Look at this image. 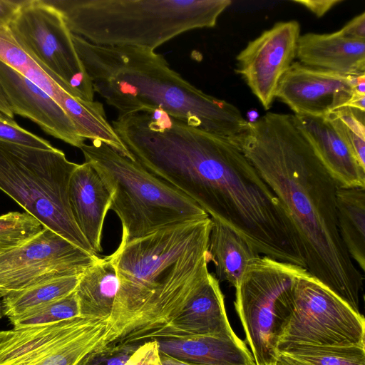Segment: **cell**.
<instances>
[{"label":"cell","mask_w":365,"mask_h":365,"mask_svg":"<svg viewBox=\"0 0 365 365\" xmlns=\"http://www.w3.org/2000/svg\"><path fill=\"white\" fill-rule=\"evenodd\" d=\"M98 259L44 227L26 242L0 250V297L49 279L82 274Z\"/></svg>","instance_id":"8fae6325"},{"label":"cell","mask_w":365,"mask_h":365,"mask_svg":"<svg viewBox=\"0 0 365 365\" xmlns=\"http://www.w3.org/2000/svg\"><path fill=\"white\" fill-rule=\"evenodd\" d=\"M296 58L302 64L341 74L365 73V41L342 35L307 33L300 35Z\"/></svg>","instance_id":"ac0fdd59"},{"label":"cell","mask_w":365,"mask_h":365,"mask_svg":"<svg viewBox=\"0 0 365 365\" xmlns=\"http://www.w3.org/2000/svg\"><path fill=\"white\" fill-rule=\"evenodd\" d=\"M300 25L277 22L250 41L237 56V68L265 110L271 108L279 81L296 58Z\"/></svg>","instance_id":"7c38bea8"},{"label":"cell","mask_w":365,"mask_h":365,"mask_svg":"<svg viewBox=\"0 0 365 365\" xmlns=\"http://www.w3.org/2000/svg\"><path fill=\"white\" fill-rule=\"evenodd\" d=\"M0 94L14 114L31 120L48 134L78 148L85 143L72 120L53 99L1 61Z\"/></svg>","instance_id":"5bb4252c"},{"label":"cell","mask_w":365,"mask_h":365,"mask_svg":"<svg viewBox=\"0 0 365 365\" xmlns=\"http://www.w3.org/2000/svg\"><path fill=\"white\" fill-rule=\"evenodd\" d=\"M269 365H278V364H277V362H276V363H273V364H269Z\"/></svg>","instance_id":"74e56055"},{"label":"cell","mask_w":365,"mask_h":365,"mask_svg":"<svg viewBox=\"0 0 365 365\" xmlns=\"http://www.w3.org/2000/svg\"><path fill=\"white\" fill-rule=\"evenodd\" d=\"M341 0H294V3H297L311 12L315 16L320 18L323 16L327 11L332 9L335 5L341 3Z\"/></svg>","instance_id":"1f68e13d"},{"label":"cell","mask_w":365,"mask_h":365,"mask_svg":"<svg viewBox=\"0 0 365 365\" xmlns=\"http://www.w3.org/2000/svg\"><path fill=\"white\" fill-rule=\"evenodd\" d=\"M44 227L27 212H9L0 216V250L21 245Z\"/></svg>","instance_id":"4316f807"},{"label":"cell","mask_w":365,"mask_h":365,"mask_svg":"<svg viewBox=\"0 0 365 365\" xmlns=\"http://www.w3.org/2000/svg\"><path fill=\"white\" fill-rule=\"evenodd\" d=\"M329 173L339 187H365V169L326 117L294 115Z\"/></svg>","instance_id":"e0dca14e"},{"label":"cell","mask_w":365,"mask_h":365,"mask_svg":"<svg viewBox=\"0 0 365 365\" xmlns=\"http://www.w3.org/2000/svg\"><path fill=\"white\" fill-rule=\"evenodd\" d=\"M68 199L75 222L96 255L102 252L101 238L110 195L88 163L79 165L69 182Z\"/></svg>","instance_id":"9a60e30c"},{"label":"cell","mask_w":365,"mask_h":365,"mask_svg":"<svg viewBox=\"0 0 365 365\" xmlns=\"http://www.w3.org/2000/svg\"><path fill=\"white\" fill-rule=\"evenodd\" d=\"M0 112L9 118H13L14 113L11 110L10 107L0 94Z\"/></svg>","instance_id":"e575fe53"},{"label":"cell","mask_w":365,"mask_h":365,"mask_svg":"<svg viewBox=\"0 0 365 365\" xmlns=\"http://www.w3.org/2000/svg\"><path fill=\"white\" fill-rule=\"evenodd\" d=\"M76 317H81V314L75 290L65 297L9 319L14 328H20L49 324Z\"/></svg>","instance_id":"484cf974"},{"label":"cell","mask_w":365,"mask_h":365,"mask_svg":"<svg viewBox=\"0 0 365 365\" xmlns=\"http://www.w3.org/2000/svg\"><path fill=\"white\" fill-rule=\"evenodd\" d=\"M0 140L41 149L54 148L48 141L24 129L13 118L1 112Z\"/></svg>","instance_id":"f1b7e54d"},{"label":"cell","mask_w":365,"mask_h":365,"mask_svg":"<svg viewBox=\"0 0 365 365\" xmlns=\"http://www.w3.org/2000/svg\"><path fill=\"white\" fill-rule=\"evenodd\" d=\"M155 365H163V364H162L161 361H160L159 363H158V364H155Z\"/></svg>","instance_id":"8d00e7d4"},{"label":"cell","mask_w":365,"mask_h":365,"mask_svg":"<svg viewBox=\"0 0 365 365\" xmlns=\"http://www.w3.org/2000/svg\"><path fill=\"white\" fill-rule=\"evenodd\" d=\"M78 166L57 148L0 140V190L44 227L95 254L77 226L69 203V182Z\"/></svg>","instance_id":"8992f818"},{"label":"cell","mask_w":365,"mask_h":365,"mask_svg":"<svg viewBox=\"0 0 365 365\" xmlns=\"http://www.w3.org/2000/svg\"><path fill=\"white\" fill-rule=\"evenodd\" d=\"M211 218L165 227L120 244L109 257L119 287L110 325L145 304L194 292L209 275Z\"/></svg>","instance_id":"3957f363"},{"label":"cell","mask_w":365,"mask_h":365,"mask_svg":"<svg viewBox=\"0 0 365 365\" xmlns=\"http://www.w3.org/2000/svg\"><path fill=\"white\" fill-rule=\"evenodd\" d=\"M361 74H341L293 62L279 81L275 98L289 106L294 115L327 117L347 107L359 94L356 85Z\"/></svg>","instance_id":"4fadbf2b"},{"label":"cell","mask_w":365,"mask_h":365,"mask_svg":"<svg viewBox=\"0 0 365 365\" xmlns=\"http://www.w3.org/2000/svg\"><path fill=\"white\" fill-rule=\"evenodd\" d=\"M306 272L262 255L235 287V307L256 365L277 362L279 336L293 308V286Z\"/></svg>","instance_id":"52a82bcc"},{"label":"cell","mask_w":365,"mask_h":365,"mask_svg":"<svg viewBox=\"0 0 365 365\" xmlns=\"http://www.w3.org/2000/svg\"><path fill=\"white\" fill-rule=\"evenodd\" d=\"M326 118L349 145L359 165L365 169L364 111L344 107Z\"/></svg>","instance_id":"d4e9b609"},{"label":"cell","mask_w":365,"mask_h":365,"mask_svg":"<svg viewBox=\"0 0 365 365\" xmlns=\"http://www.w3.org/2000/svg\"><path fill=\"white\" fill-rule=\"evenodd\" d=\"M160 361L156 341L142 344L129 365H155Z\"/></svg>","instance_id":"f546056e"},{"label":"cell","mask_w":365,"mask_h":365,"mask_svg":"<svg viewBox=\"0 0 365 365\" xmlns=\"http://www.w3.org/2000/svg\"><path fill=\"white\" fill-rule=\"evenodd\" d=\"M80 149L110 195V210L122 226L120 244L165 227L210 217L190 197L105 143L92 141Z\"/></svg>","instance_id":"5b68a950"},{"label":"cell","mask_w":365,"mask_h":365,"mask_svg":"<svg viewBox=\"0 0 365 365\" xmlns=\"http://www.w3.org/2000/svg\"><path fill=\"white\" fill-rule=\"evenodd\" d=\"M94 319L81 317L0 331V365H35L56 344L83 330Z\"/></svg>","instance_id":"2e32d148"},{"label":"cell","mask_w":365,"mask_h":365,"mask_svg":"<svg viewBox=\"0 0 365 365\" xmlns=\"http://www.w3.org/2000/svg\"><path fill=\"white\" fill-rule=\"evenodd\" d=\"M21 1L0 0V26L8 27L15 16Z\"/></svg>","instance_id":"d6a6232c"},{"label":"cell","mask_w":365,"mask_h":365,"mask_svg":"<svg viewBox=\"0 0 365 365\" xmlns=\"http://www.w3.org/2000/svg\"><path fill=\"white\" fill-rule=\"evenodd\" d=\"M278 199L309 273L360 313L363 277L341 238L338 184L292 114L267 112L231 140Z\"/></svg>","instance_id":"6da1fadb"},{"label":"cell","mask_w":365,"mask_h":365,"mask_svg":"<svg viewBox=\"0 0 365 365\" xmlns=\"http://www.w3.org/2000/svg\"><path fill=\"white\" fill-rule=\"evenodd\" d=\"M72 38L94 93L118 115L160 109L230 140L247 130L249 122L236 106L190 83L154 50L99 46L73 34Z\"/></svg>","instance_id":"7a4b0ae2"},{"label":"cell","mask_w":365,"mask_h":365,"mask_svg":"<svg viewBox=\"0 0 365 365\" xmlns=\"http://www.w3.org/2000/svg\"><path fill=\"white\" fill-rule=\"evenodd\" d=\"M209 237L210 261L214 263L215 277L235 288L248 267L260 255L237 232L222 222L211 218Z\"/></svg>","instance_id":"ffe728a7"},{"label":"cell","mask_w":365,"mask_h":365,"mask_svg":"<svg viewBox=\"0 0 365 365\" xmlns=\"http://www.w3.org/2000/svg\"><path fill=\"white\" fill-rule=\"evenodd\" d=\"M141 344H112L88 354L79 365H129Z\"/></svg>","instance_id":"83f0119b"},{"label":"cell","mask_w":365,"mask_h":365,"mask_svg":"<svg viewBox=\"0 0 365 365\" xmlns=\"http://www.w3.org/2000/svg\"><path fill=\"white\" fill-rule=\"evenodd\" d=\"M205 335L238 337L230 326L220 282L212 273L192 297L114 323L98 348Z\"/></svg>","instance_id":"ba28073f"},{"label":"cell","mask_w":365,"mask_h":365,"mask_svg":"<svg viewBox=\"0 0 365 365\" xmlns=\"http://www.w3.org/2000/svg\"><path fill=\"white\" fill-rule=\"evenodd\" d=\"M339 31L348 38L365 41V12L354 17Z\"/></svg>","instance_id":"4dcf8cb0"},{"label":"cell","mask_w":365,"mask_h":365,"mask_svg":"<svg viewBox=\"0 0 365 365\" xmlns=\"http://www.w3.org/2000/svg\"><path fill=\"white\" fill-rule=\"evenodd\" d=\"M278 365H365V347L296 344L280 350Z\"/></svg>","instance_id":"cb8c5ba5"},{"label":"cell","mask_w":365,"mask_h":365,"mask_svg":"<svg viewBox=\"0 0 365 365\" xmlns=\"http://www.w3.org/2000/svg\"><path fill=\"white\" fill-rule=\"evenodd\" d=\"M160 358L163 365H195L175 359L162 353H160Z\"/></svg>","instance_id":"836d02e7"},{"label":"cell","mask_w":365,"mask_h":365,"mask_svg":"<svg viewBox=\"0 0 365 365\" xmlns=\"http://www.w3.org/2000/svg\"><path fill=\"white\" fill-rule=\"evenodd\" d=\"M118 287L117 272L109 255L99 257L84 270L76 289L81 317L109 318Z\"/></svg>","instance_id":"44dd1931"},{"label":"cell","mask_w":365,"mask_h":365,"mask_svg":"<svg viewBox=\"0 0 365 365\" xmlns=\"http://www.w3.org/2000/svg\"><path fill=\"white\" fill-rule=\"evenodd\" d=\"M8 28L19 46L67 92L94 101L91 81L58 9L46 0L21 1Z\"/></svg>","instance_id":"9c48e42d"},{"label":"cell","mask_w":365,"mask_h":365,"mask_svg":"<svg viewBox=\"0 0 365 365\" xmlns=\"http://www.w3.org/2000/svg\"><path fill=\"white\" fill-rule=\"evenodd\" d=\"M156 341L160 353L195 365H256L240 337L205 335Z\"/></svg>","instance_id":"d6986e66"},{"label":"cell","mask_w":365,"mask_h":365,"mask_svg":"<svg viewBox=\"0 0 365 365\" xmlns=\"http://www.w3.org/2000/svg\"><path fill=\"white\" fill-rule=\"evenodd\" d=\"M336 212L341 238L349 256L365 270V187H338Z\"/></svg>","instance_id":"7402d4cb"},{"label":"cell","mask_w":365,"mask_h":365,"mask_svg":"<svg viewBox=\"0 0 365 365\" xmlns=\"http://www.w3.org/2000/svg\"><path fill=\"white\" fill-rule=\"evenodd\" d=\"M292 294L293 308L278 351L296 344L365 347L364 316L308 271L296 279Z\"/></svg>","instance_id":"30bf717a"},{"label":"cell","mask_w":365,"mask_h":365,"mask_svg":"<svg viewBox=\"0 0 365 365\" xmlns=\"http://www.w3.org/2000/svg\"><path fill=\"white\" fill-rule=\"evenodd\" d=\"M3 315H4V314H3L2 304L0 300V319L3 317Z\"/></svg>","instance_id":"d590c367"},{"label":"cell","mask_w":365,"mask_h":365,"mask_svg":"<svg viewBox=\"0 0 365 365\" xmlns=\"http://www.w3.org/2000/svg\"><path fill=\"white\" fill-rule=\"evenodd\" d=\"M72 34L103 46L154 50L187 31L214 27L230 0H56Z\"/></svg>","instance_id":"277c9868"},{"label":"cell","mask_w":365,"mask_h":365,"mask_svg":"<svg viewBox=\"0 0 365 365\" xmlns=\"http://www.w3.org/2000/svg\"><path fill=\"white\" fill-rule=\"evenodd\" d=\"M82 274L55 277L2 298L4 315L9 319L65 297L73 292Z\"/></svg>","instance_id":"603a6c76"}]
</instances>
